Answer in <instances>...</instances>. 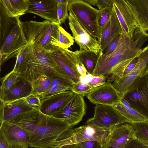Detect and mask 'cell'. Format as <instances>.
I'll return each instance as SVG.
<instances>
[{"label": "cell", "mask_w": 148, "mask_h": 148, "mask_svg": "<svg viewBox=\"0 0 148 148\" xmlns=\"http://www.w3.org/2000/svg\"><path fill=\"white\" fill-rule=\"evenodd\" d=\"M112 2L122 32L133 38L134 33L137 28V24L125 0H112Z\"/></svg>", "instance_id": "obj_18"}, {"label": "cell", "mask_w": 148, "mask_h": 148, "mask_svg": "<svg viewBox=\"0 0 148 148\" xmlns=\"http://www.w3.org/2000/svg\"><path fill=\"white\" fill-rule=\"evenodd\" d=\"M142 51V49L137 47L133 38L130 37L122 32L120 34L115 50L106 57L121 61L138 57Z\"/></svg>", "instance_id": "obj_17"}, {"label": "cell", "mask_w": 148, "mask_h": 148, "mask_svg": "<svg viewBox=\"0 0 148 148\" xmlns=\"http://www.w3.org/2000/svg\"><path fill=\"white\" fill-rule=\"evenodd\" d=\"M9 148H28V146L16 143H9Z\"/></svg>", "instance_id": "obj_49"}, {"label": "cell", "mask_w": 148, "mask_h": 148, "mask_svg": "<svg viewBox=\"0 0 148 148\" xmlns=\"http://www.w3.org/2000/svg\"><path fill=\"white\" fill-rule=\"evenodd\" d=\"M138 59L137 57L128 65L124 71L123 76L128 74L133 69L138 62Z\"/></svg>", "instance_id": "obj_45"}, {"label": "cell", "mask_w": 148, "mask_h": 148, "mask_svg": "<svg viewBox=\"0 0 148 148\" xmlns=\"http://www.w3.org/2000/svg\"><path fill=\"white\" fill-rule=\"evenodd\" d=\"M50 78L45 76H42L34 81L31 84L32 90L31 94L39 95L46 91L51 86Z\"/></svg>", "instance_id": "obj_29"}, {"label": "cell", "mask_w": 148, "mask_h": 148, "mask_svg": "<svg viewBox=\"0 0 148 148\" xmlns=\"http://www.w3.org/2000/svg\"><path fill=\"white\" fill-rule=\"evenodd\" d=\"M112 106L131 123L148 121L144 116L134 109L124 104L120 100Z\"/></svg>", "instance_id": "obj_27"}, {"label": "cell", "mask_w": 148, "mask_h": 148, "mask_svg": "<svg viewBox=\"0 0 148 148\" xmlns=\"http://www.w3.org/2000/svg\"><path fill=\"white\" fill-rule=\"evenodd\" d=\"M136 23L133 39L138 48L148 40V0H125Z\"/></svg>", "instance_id": "obj_6"}, {"label": "cell", "mask_w": 148, "mask_h": 148, "mask_svg": "<svg viewBox=\"0 0 148 148\" xmlns=\"http://www.w3.org/2000/svg\"><path fill=\"white\" fill-rule=\"evenodd\" d=\"M28 45L20 21L11 30L0 47V66L8 59L16 57V55Z\"/></svg>", "instance_id": "obj_8"}, {"label": "cell", "mask_w": 148, "mask_h": 148, "mask_svg": "<svg viewBox=\"0 0 148 148\" xmlns=\"http://www.w3.org/2000/svg\"><path fill=\"white\" fill-rule=\"evenodd\" d=\"M71 145H63L57 139L53 145L49 148H71Z\"/></svg>", "instance_id": "obj_48"}, {"label": "cell", "mask_w": 148, "mask_h": 148, "mask_svg": "<svg viewBox=\"0 0 148 148\" xmlns=\"http://www.w3.org/2000/svg\"><path fill=\"white\" fill-rule=\"evenodd\" d=\"M132 123L115 125L109 130L102 148H123L130 140L134 138Z\"/></svg>", "instance_id": "obj_14"}, {"label": "cell", "mask_w": 148, "mask_h": 148, "mask_svg": "<svg viewBox=\"0 0 148 148\" xmlns=\"http://www.w3.org/2000/svg\"><path fill=\"white\" fill-rule=\"evenodd\" d=\"M47 116L41 112L38 108H37L20 114L5 121L23 128L27 133L30 138L43 123Z\"/></svg>", "instance_id": "obj_15"}, {"label": "cell", "mask_w": 148, "mask_h": 148, "mask_svg": "<svg viewBox=\"0 0 148 148\" xmlns=\"http://www.w3.org/2000/svg\"><path fill=\"white\" fill-rule=\"evenodd\" d=\"M71 148H79L77 144L72 145Z\"/></svg>", "instance_id": "obj_51"}, {"label": "cell", "mask_w": 148, "mask_h": 148, "mask_svg": "<svg viewBox=\"0 0 148 148\" xmlns=\"http://www.w3.org/2000/svg\"><path fill=\"white\" fill-rule=\"evenodd\" d=\"M112 6L113 5L101 11L100 14L97 21L99 36L98 40L101 38L103 30L110 19Z\"/></svg>", "instance_id": "obj_30"}, {"label": "cell", "mask_w": 148, "mask_h": 148, "mask_svg": "<svg viewBox=\"0 0 148 148\" xmlns=\"http://www.w3.org/2000/svg\"><path fill=\"white\" fill-rule=\"evenodd\" d=\"M86 96L93 103L110 106L118 102L121 98L111 82L108 81L95 88Z\"/></svg>", "instance_id": "obj_16"}, {"label": "cell", "mask_w": 148, "mask_h": 148, "mask_svg": "<svg viewBox=\"0 0 148 148\" xmlns=\"http://www.w3.org/2000/svg\"><path fill=\"white\" fill-rule=\"evenodd\" d=\"M134 137L148 145V121L132 123Z\"/></svg>", "instance_id": "obj_28"}, {"label": "cell", "mask_w": 148, "mask_h": 148, "mask_svg": "<svg viewBox=\"0 0 148 148\" xmlns=\"http://www.w3.org/2000/svg\"><path fill=\"white\" fill-rule=\"evenodd\" d=\"M0 101V125L20 114L38 108L27 104L24 98L4 103Z\"/></svg>", "instance_id": "obj_21"}, {"label": "cell", "mask_w": 148, "mask_h": 148, "mask_svg": "<svg viewBox=\"0 0 148 148\" xmlns=\"http://www.w3.org/2000/svg\"><path fill=\"white\" fill-rule=\"evenodd\" d=\"M73 127L64 121L48 115L43 123L30 138L29 147L50 148L61 134Z\"/></svg>", "instance_id": "obj_3"}, {"label": "cell", "mask_w": 148, "mask_h": 148, "mask_svg": "<svg viewBox=\"0 0 148 148\" xmlns=\"http://www.w3.org/2000/svg\"><path fill=\"white\" fill-rule=\"evenodd\" d=\"M77 67L81 77H85L87 75V71L84 65L80 61L77 65Z\"/></svg>", "instance_id": "obj_47"}, {"label": "cell", "mask_w": 148, "mask_h": 148, "mask_svg": "<svg viewBox=\"0 0 148 148\" xmlns=\"http://www.w3.org/2000/svg\"><path fill=\"white\" fill-rule=\"evenodd\" d=\"M122 33L121 26L113 5L110 19L98 40L102 52L116 36Z\"/></svg>", "instance_id": "obj_24"}, {"label": "cell", "mask_w": 148, "mask_h": 148, "mask_svg": "<svg viewBox=\"0 0 148 148\" xmlns=\"http://www.w3.org/2000/svg\"><path fill=\"white\" fill-rule=\"evenodd\" d=\"M59 41L60 47L67 49L73 45V37L60 25L59 28Z\"/></svg>", "instance_id": "obj_32"}, {"label": "cell", "mask_w": 148, "mask_h": 148, "mask_svg": "<svg viewBox=\"0 0 148 148\" xmlns=\"http://www.w3.org/2000/svg\"><path fill=\"white\" fill-rule=\"evenodd\" d=\"M0 130L9 143H16L29 147V136L27 132L20 126L4 121L0 126Z\"/></svg>", "instance_id": "obj_23"}, {"label": "cell", "mask_w": 148, "mask_h": 148, "mask_svg": "<svg viewBox=\"0 0 148 148\" xmlns=\"http://www.w3.org/2000/svg\"><path fill=\"white\" fill-rule=\"evenodd\" d=\"M68 90L71 91V88L66 86L58 85L51 86L46 91L38 95L41 99H43L58 94Z\"/></svg>", "instance_id": "obj_34"}, {"label": "cell", "mask_w": 148, "mask_h": 148, "mask_svg": "<svg viewBox=\"0 0 148 148\" xmlns=\"http://www.w3.org/2000/svg\"><path fill=\"white\" fill-rule=\"evenodd\" d=\"M112 5V0H98L97 7L101 11Z\"/></svg>", "instance_id": "obj_44"}, {"label": "cell", "mask_w": 148, "mask_h": 148, "mask_svg": "<svg viewBox=\"0 0 148 148\" xmlns=\"http://www.w3.org/2000/svg\"><path fill=\"white\" fill-rule=\"evenodd\" d=\"M106 77L104 75L94 76H92L87 83L95 88L104 84L106 82Z\"/></svg>", "instance_id": "obj_39"}, {"label": "cell", "mask_w": 148, "mask_h": 148, "mask_svg": "<svg viewBox=\"0 0 148 148\" xmlns=\"http://www.w3.org/2000/svg\"><path fill=\"white\" fill-rule=\"evenodd\" d=\"M86 109L84 97L74 93L64 108L52 116L64 121L73 127L82 121L85 114Z\"/></svg>", "instance_id": "obj_13"}, {"label": "cell", "mask_w": 148, "mask_h": 148, "mask_svg": "<svg viewBox=\"0 0 148 148\" xmlns=\"http://www.w3.org/2000/svg\"><path fill=\"white\" fill-rule=\"evenodd\" d=\"M0 2L3 5L5 12L9 16L11 17L17 16L10 0H0Z\"/></svg>", "instance_id": "obj_42"}, {"label": "cell", "mask_w": 148, "mask_h": 148, "mask_svg": "<svg viewBox=\"0 0 148 148\" xmlns=\"http://www.w3.org/2000/svg\"><path fill=\"white\" fill-rule=\"evenodd\" d=\"M94 88H92L87 83H83L79 82L75 84L72 88L71 91L74 93L83 96H86L92 91Z\"/></svg>", "instance_id": "obj_35"}, {"label": "cell", "mask_w": 148, "mask_h": 148, "mask_svg": "<svg viewBox=\"0 0 148 148\" xmlns=\"http://www.w3.org/2000/svg\"><path fill=\"white\" fill-rule=\"evenodd\" d=\"M120 34L116 36L110 42L106 47L99 54L103 57H106L112 53L116 49L120 37Z\"/></svg>", "instance_id": "obj_37"}, {"label": "cell", "mask_w": 148, "mask_h": 148, "mask_svg": "<svg viewBox=\"0 0 148 148\" xmlns=\"http://www.w3.org/2000/svg\"><path fill=\"white\" fill-rule=\"evenodd\" d=\"M137 58L138 62L133 69L112 84L121 97L133 84L148 73V45Z\"/></svg>", "instance_id": "obj_9"}, {"label": "cell", "mask_w": 148, "mask_h": 148, "mask_svg": "<svg viewBox=\"0 0 148 148\" xmlns=\"http://www.w3.org/2000/svg\"><path fill=\"white\" fill-rule=\"evenodd\" d=\"M29 3L26 13H33L46 20L58 23L57 0H29Z\"/></svg>", "instance_id": "obj_20"}, {"label": "cell", "mask_w": 148, "mask_h": 148, "mask_svg": "<svg viewBox=\"0 0 148 148\" xmlns=\"http://www.w3.org/2000/svg\"><path fill=\"white\" fill-rule=\"evenodd\" d=\"M18 71L31 84L42 76L72 81L48 54L30 45Z\"/></svg>", "instance_id": "obj_1"}, {"label": "cell", "mask_w": 148, "mask_h": 148, "mask_svg": "<svg viewBox=\"0 0 148 148\" xmlns=\"http://www.w3.org/2000/svg\"><path fill=\"white\" fill-rule=\"evenodd\" d=\"M123 97L148 121V73L133 84Z\"/></svg>", "instance_id": "obj_7"}, {"label": "cell", "mask_w": 148, "mask_h": 148, "mask_svg": "<svg viewBox=\"0 0 148 148\" xmlns=\"http://www.w3.org/2000/svg\"><path fill=\"white\" fill-rule=\"evenodd\" d=\"M74 93L66 90L58 94L41 99L39 111L46 115L52 116L62 110L73 97Z\"/></svg>", "instance_id": "obj_19"}, {"label": "cell", "mask_w": 148, "mask_h": 148, "mask_svg": "<svg viewBox=\"0 0 148 148\" xmlns=\"http://www.w3.org/2000/svg\"><path fill=\"white\" fill-rule=\"evenodd\" d=\"M69 2L64 3H61L57 2L58 19V23L60 25L64 23L67 18H69L68 10V5Z\"/></svg>", "instance_id": "obj_36"}, {"label": "cell", "mask_w": 148, "mask_h": 148, "mask_svg": "<svg viewBox=\"0 0 148 148\" xmlns=\"http://www.w3.org/2000/svg\"><path fill=\"white\" fill-rule=\"evenodd\" d=\"M32 90L31 84L20 77L16 83L10 88L0 89V100L5 103L24 98L31 94Z\"/></svg>", "instance_id": "obj_22"}, {"label": "cell", "mask_w": 148, "mask_h": 148, "mask_svg": "<svg viewBox=\"0 0 148 148\" xmlns=\"http://www.w3.org/2000/svg\"><path fill=\"white\" fill-rule=\"evenodd\" d=\"M109 130L87 124L64 132L57 139L64 145H72L88 140H95L103 145Z\"/></svg>", "instance_id": "obj_4"}, {"label": "cell", "mask_w": 148, "mask_h": 148, "mask_svg": "<svg viewBox=\"0 0 148 148\" xmlns=\"http://www.w3.org/2000/svg\"><path fill=\"white\" fill-rule=\"evenodd\" d=\"M123 148H148V145L134 137L128 141Z\"/></svg>", "instance_id": "obj_40"}, {"label": "cell", "mask_w": 148, "mask_h": 148, "mask_svg": "<svg viewBox=\"0 0 148 148\" xmlns=\"http://www.w3.org/2000/svg\"><path fill=\"white\" fill-rule=\"evenodd\" d=\"M47 53L75 84L81 82V76L77 67V65L80 61L77 50L73 51L67 49L59 47Z\"/></svg>", "instance_id": "obj_11"}, {"label": "cell", "mask_w": 148, "mask_h": 148, "mask_svg": "<svg viewBox=\"0 0 148 148\" xmlns=\"http://www.w3.org/2000/svg\"><path fill=\"white\" fill-rule=\"evenodd\" d=\"M10 0L17 16L27 12L29 7V0Z\"/></svg>", "instance_id": "obj_33"}, {"label": "cell", "mask_w": 148, "mask_h": 148, "mask_svg": "<svg viewBox=\"0 0 148 148\" xmlns=\"http://www.w3.org/2000/svg\"><path fill=\"white\" fill-rule=\"evenodd\" d=\"M126 123H131L112 106L97 104L93 117L88 119L86 124H91L109 130L113 126Z\"/></svg>", "instance_id": "obj_10"}, {"label": "cell", "mask_w": 148, "mask_h": 148, "mask_svg": "<svg viewBox=\"0 0 148 148\" xmlns=\"http://www.w3.org/2000/svg\"><path fill=\"white\" fill-rule=\"evenodd\" d=\"M84 1L91 5H92L97 6L98 0H84Z\"/></svg>", "instance_id": "obj_50"}, {"label": "cell", "mask_w": 148, "mask_h": 148, "mask_svg": "<svg viewBox=\"0 0 148 148\" xmlns=\"http://www.w3.org/2000/svg\"><path fill=\"white\" fill-rule=\"evenodd\" d=\"M21 24L28 45L40 49L46 54L60 47L59 23L45 20L21 22Z\"/></svg>", "instance_id": "obj_2"}, {"label": "cell", "mask_w": 148, "mask_h": 148, "mask_svg": "<svg viewBox=\"0 0 148 148\" xmlns=\"http://www.w3.org/2000/svg\"><path fill=\"white\" fill-rule=\"evenodd\" d=\"M69 25L74 39L79 50H88L98 55L100 51L99 42L79 22L71 13L69 14Z\"/></svg>", "instance_id": "obj_12"}, {"label": "cell", "mask_w": 148, "mask_h": 148, "mask_svg": "<svg viewBox=\"0 0 148 148\" xmlns=\"http://www.w3.org/2000/svg\"><path fill=\"white\" fill-rule=\"evenodd\" d=\"M27 47L21 50L16 56V62L13 70V71H18L20 66L27 52Z\"/></svg>", "instance_id": "obj_43"}, {"label": "cell", "mask_w": 148, "mask_h": 148, "mask_svg": "<svg viewBox=\"0 0 148 148\" xmlns=\"http://www.w3.org/2000/svg\"><path fill=\"white\" fill-rule=\"evenodd\" d=\"M20 73L13 70L5 76L0 78V89H8L13 86L18 80Z\"/></svg>", "instance_id": "obj_31"}, {"label": "cell", "mask_w": 148, "mask_h": 148, "mask_svg": "<svg viewBox=\"0 0 148 148\" xmlns=\"http://www.w3.org/2000/svg\"><path fill=\"white\" fill-rule=\"evenodd\" d=\"M20 16L11 17L0 2V46L2 45L11 30L20 21Z\"/></svg>", "instance_id": "obj_25"}, {"label": "cell", "mask_w": 148, "mask_h": 148, "mask_svg": "<svg viewBox=\"0 0 148 148\" xmlns=\"http://www.w3.org/2000/svg\"><path fill=\"white\" fill-rule=\"evenodd\" d=\"M79 148H102V144L95 140H88L77 144Z\"/></svg>", "instance_id": "obj_41"}, {"label": "cell", "mask_w": 148, "mask_h": 148, "mask_svg": "<svg viewBox=\"0 0 148 148\" xmlns=\"http://www.w3.org/2000/svg\"><path fill=\"white\" fill-rule=\"evenodd\" d=\"M24 99L26 103L32 106L39 108L41 104V99L36 94H30L24 98Z\"/></svg>", "instance_id": "obj_38"}, {"label": "cell", "mask_w": 148, "mask_h": 148, "mask_svg": "<svg viewBox=\"0 0 148 148\" xmlns=\"http://www.w3.org/2000/svg\"><path fill=\"white\" fill-rule=\"evenodd\" d=\"M68 10L72 13L88 32L98 40V20L101 11L83 0H70Z\"/></svg>", "instance_id": "obj_5"}, {"label": "cell", "mask_w": 148, "mask_h": 148, "mask_svg": "<svg viewBox=\"0 0 148 148\" xmlns=\"http://www.w3.org/2000/svg\"><path fill=\"white\" fill-rule=\"evenodd\" d=\"M79 59L86 69L87 73L92 76L95 69L99 56L88 50H77Z\"/></svg>", "instance_id": "obj_26"}, {"label": "cell", "mask_w": 148, "mask_h": 148, "mask_svg": "<svg viewBox=\"0 0 148 148\" xmlns=\"http://www.w3.org/2000/svg\"><path fill=\"white\" fill-rule=\"evenodd\" d=\"M0 148H9V143L0 130Z\"/></svg>", "instance_id": "obj_46"}]
</instances>
